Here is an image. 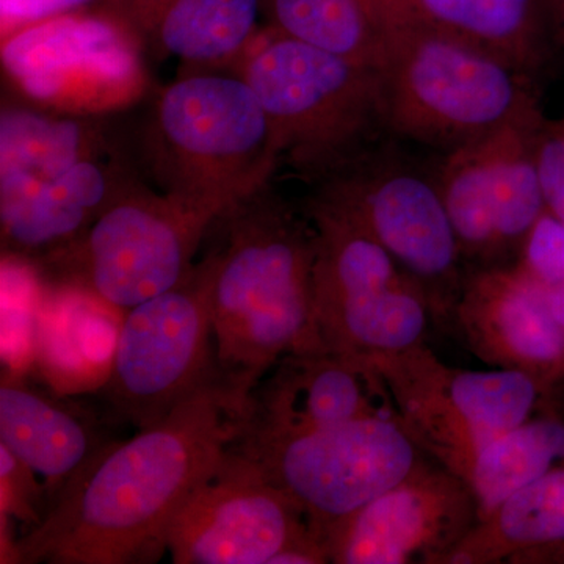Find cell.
<instances>
[{
  "label": "cell",
  "instance_id": "cell-18",
  "mask_svg": "<svg viewBox=\"0 0 564 564\" xmlns=\"http://www.w3.org/2000/svg\"><path fill=\"white\" fill-rule=\"evenodd\" d=\"M126 182L98 155L85 159L17 202L2 204L3 252L41 262L69 247L90 228Z\"/></svg>",
  "mask_w": 564,
  "mask_h": 564
},
{
  "label": "cell",
  "instance_id": "cell-8",
  "mask_svg": "<svg viewBox=\"0 0 564 564\" xmlns=\"http://www.w3.org/2000/svg\"><path fill=\"white\" fill-rule=\"evenodd\" d=\"M231 448L291 497L325 544L334 527L426 456L397 414L364 415L296 436L237 437Z\"/></svg>",
  "mask_w": 564,
  "mask_h": 564
},
{
  "label": "cell",
  "instance_id": "cell-12",
  "mask_svg": "<svg viewBox=\"0 0 564 564\" xmlns=\"http://www.w3.org/2000/svg\"><path fill=\"white\" fill-rule=\"evenodd\" d=\"M311 203L340 215L421 282L434 314L454 311L463 256L436 180L369 151L318 182Z\"/></svg>",
  "mask_w": 564,
  "mask_h": 564
},
{
  "label": "cell",
  "instance_id": "cell-28",
  "mask_svg": "<svg viewBox=\"0 0 564 564\" xmlns=\"http://www.w3.org/2000/svg\"><path fill=\"white\" fill-rule=\"evenodd\" d=\"M536 163L545 209L564 221V117L544 118L536 135Z\"/></svg>",
  "mask_w": 564,
  "mask_h": 564
},
{
  "label": "cell",
  "instance_id": "cell-2",
  "mask_svg": "<svg viewBox=\"0 0 564 564\" xmlns=\"http://www.w3.org/2000/svg\"><path fill=\"white\" fill-rule=\"evenodd\" d=\"M203 261L223 383L240 399L280 361L322 351L314 311V223L272 187L221 214Z\"/></svg>",
  "mask_w": 564,
  "mask_h": 564
},
{
  "label": "cell",
  "instance_id": "cell-29",
  "mask_svg": "<svg viewBox=\"0 0 564 564\" xmlns=\"http://www.w3.org/2000/svg\"><path fill=\"white\" fill-rule=\"evenodd\" d=\"M90 0H0L2 40L41 21L77 11Z\"/></svg>",
  "mask_w": 564,
  "mask_h": 564
},
{
  "label": "cell",
  "instance_id": "cell-17",
  "mask_svg": "<svg viewBox=\"0 0 564 564\" xmlns=\"http://www.w3.org/2000/svg\"><path fill=\"white\" fill-rule=\"evenodd\" d=\"M111 440L87 410L20 377L0 386V444L44 478L50 507Z\"/></svg>",
  "mask_w": 564,
  "mask_h": 564
},
{
  "label": "cell",
  "instance_id": "cell-21",
  "mask_svg": "<svg viewBox=\"0 0 564 564\" xmlns=\"http://www.w3.org/2000/svg\"><path fill=\"white\" fill-rule=\"evenodd\" d=\"M95 118L36 107H3L0 118V206L57 180L85 159L106 155Z\"/></svg>",
  "mask_w": 564,
  "mask_h": 564
},
{
  "label": "cell",
  "instance_id": "cell-20",
  "mask_svg": "<svg viewBox=\"0 0 564 564\" xmlns=\"http://www.w3.org/2000/svg\"><path fill=\"white\" fill-rule=\"evenodd\" d=\"M261 0H128L124 14L155 54L185 65L236 63L258 29Z\"/></svg>",
  "mask_w": 564,
  "mask_h": 564
},
{
  "label": "cell",
  "instance_id": "cell-11",
  "mask_svg": "<svg viewBox=\"0 0 564 564\" xmlns=\"http://www.w3.org/2000/svg\"><path fill=\"white\" fill-rule=\"evenodd\" d=\"M372 364L408 433L459 477L485 445L532 419L545 395L530 375L454 369L425 344Z\"/></svg>",
  "mask_w": 564,
  "mask_h": 564
},
{
  "label": "cell",
  "instance_id": "cell-15",
  "mask_svg": "<svg viewBox=\"0 0 564 564\" xmlns=\"http://www.w3.org/2000/svg\"><path fill=\"white\" fill-rule=\"evenodd\" d=\"M547 289L516 263L481 267L464 278L454 306L481 361L530 375L545 395L564 381V326L552 314Z\"/></svg>",
  "mask_w": 564,
  "mask_h": 564
},
{
  "label": "cell",
  "instance_id": "cell-5",
  "mask_svg": "<svg viewBox=\"0 0 564 564\" xmlns=\"http://www.w3.org/2000/svg\"><path fill=\"white\" fill-rule=\"evenodd\" d=\"M148 129L163 191L217 218L269 187L280 166L265 110L239 74L193 73L166 85Z\"/></svg>",
  "mask_w": 564,
  "mask_h": 564
},
{
  "label": "cell",
  "instance_id": "cell-10",
  "mask_svg": "<svg viewBox=\"0 0 564 564\" xmlns=\"http://www.w3.org/2000/svg\"><path fill=\"white\" fill-rule=\"evenodd\" d=\"M217 381L209 270L202 259L176 288L128 311L98 397L113 421L144 430Z\"/></svg>",
  "mask_w": 564,
  "mask_h": 564
},
{
  "label": "cell",
  "instance_id": "cell-31",
  "mask_svg": "<svg viewBox=\"0 0 564 564\" xmlns=\"http://www.w3.org/2000/svg\"><path fill=\"white\" fill-rule=\"evenodd\" d=\"M549 306L556 321L564 326V284L547 289Z\"/></svg>",
  "mask_w": 564,
  "mask_h": 564
},
{
  "label": "cell",
  "instance_id": "cell-23",
  "mask_svg": "<svg viewBox=\"0 0 564 564\" xmlns=\"http://www.w3.org/2000/svg\"><path fill=\"white\" fill-rule=\"evenodd\" d=\"M563 463L564 422L533 415L478 451L462 478L473 488L485 518L508 496Z\"/></svg>",
  "mask_w": 564,
  "mask_h": 564
},
{
  "label": "cell",
  "instance_id": "cell-1",
  "mask_svg": "<svg viewBox=\"0 0 564 564\" xmlns=\"http://www.w3.org/2000/svg\"><path fill=\"white\" fill-rule=\"evenodd\" d=\"M247 408L217 381L131 440L111 441L14 544V563L159 562L181 508L242 433Z\"/></svg>",
  "mask_w": 564,
  "mask_h": 564
},
{
  "label": "cell",
  "instance_id": "cell-9",
  "mask_svg": "<svg viewBox=\"0 0 564 564\" xmlns=\"http://www.w3.org/2000/svg\"><path fill=\"white\" fill-rule=\"evenodd\" d=\"M7 79L36 109L98 118L135 106L150 88L143 43L124 14L82 13L2 40Z\"/></svg>",
  "mask_w": 564,
  "mask_h": 564
},
{
  "label": "cell",
  "instance_id": "cell-6",
  "mask_svg": "<svg viewBox=\"0 0 564 564\" xmlns=\"http://www.w3.org/2000/svg\"><path fill=\"white\" fill-rule=\"evenodd\" d=\"M215 220L174 193L126 182L76 242L39 263L63 288L128 313L191 274Z\"/></svg>",
  "mask_w": 564,
  "mask_h": 564
},
{
  "label": "cell",
  "instance_id": "cell-14",
  "mask_svg": "<svg viewBox=\"0 0 564 564\" xmlns=\"http://www.w3.org/2000/svg\"><path fill=\"white\" fill-rule=\"evenodd\" d=\"M480 519L477 497L429 455L326 538L334 564H447Z\"/></svg>",
  "mask_w": 564,
  "mask_h": 564
},
{
  "label": "cell",
  "instance_id": "cell-19",
  "mask_svg": "<svg viewBox=\"0 0 564 564\" xmlns=\"http://www.w3.org/2000/svg\"><path fill=\"white\" fill-rule=\"evenodd\" d=\"M437 31L488 52L530 79L558 54L547 0H400Z\"/></svg>",
  "mask_w": 564,
  "mask_h": 564
},
{
  "label": "cell",
  "instance_id": "cell-25",
  "mask_svg": "<svg viewBox=\"0 0 564 564\" xmlns=\"http://www.w3.org/2000/svg\"><path fill=\"white\" fill-rule=\"evenodd\" d=\"M270 6L276 31L377 70L383 41L372 0H270Z\"/></svg>",
  "mask_w": 564,
  "mask_h": 564
},
{
  "label": "cell",
  "instance_id": "cell-24",
  "mask_svg": "<svg viewBox=\"0 0 564 564\" xmlns=\"http://www.w3.org/2000/svg\"><path fill=\"white\" fill-rule=\"evenodd\" d=\"M436 184L463 259L500 265L505 252L497 232L488 135L447 151Z\"/></svg>",
  "mask_w": 564,
  "mask_h": 564
},
{
  "label": "cell",
  "instance_id": "cell-26",
  "mask_svg": "<svg viewBox=\"0 0 564 564\" xmlns=\"http://www.w3.org/2000/svg\"><path fill=\"white\" fill-rule=\"evenodd\" d=\"M47 510L46 485H40L31 467L0 444V514L13 516L33 529L43 521Z\"/></svg>",
  "mask_w": 564,
  "mask_h": 564
},
{
  "label": "cell",
  "instance_id": "cell-7",
  "mask_svg": "<svg viewBox=\"0 0 564 564\" xmlns=\"http://www.w3.org/2000/svg\"><path fill=\"white\" fill-rule=\"evenodd\" d=\"M314 223V311L322 351L370 362L425 339L432 300L421 282L340 215L310 203Z\"/></svg>",
  "mask_w": 564,
  "mask_h": 564
},
{
  "label": "cell",
  "instance_id": "cell-13",
  "mask_svg": "<svg viewBox=\"0 0 564 564\" xmlns=\"http://www.w3.org/2000/svg\"><path fill=\"white\" fill-rule=\"evenodd\" d=\"M307 540L323 541L291 497L229 447L220 469L181 508L166 551L174 564H272Z\"/></svg>",
  "mask_w": 564,
  "mask_h": 564
},
{
  "label": "cell",
  "instance_id": "cell-3",
  "mask_svg": "<svg viewBox=\"0 0 564 564\" xmlns=\"http://www.w3.org/2000/svg\"><path fill=\"white\" fill-rule=\"evenodd\" d=\"M381 28L375 70L386 131L451 151L543 113L538 82L426 24L400 0H372Z\"/></svg>",
  "mask_w": 564,
  "mask_h": 564
},
{
  "label": "cell",
  "instance_id": "cell-16",
  "mask_svg": "<svg viewBox=\"0 0 564 564\" xmlns=\"http://www.w3.org/2000/svg\"><path fill=\"white\" fill-rule=\"evenodd\" d=\"M373 414H397L373 364L328 351L289 352L248 395L239 437L296 436Z\"/></svg>",
  "mask_w": 564,
  "mask_h": 564
},
{
  "label": "cell",
  "instance_id": "cell-22",
  "mask_svg": "<svg viewBox=\"0 0 564 564\" xmlns=\"http://www.w3.org/2000/svg\"><path fill=\"white\" fill-rule=\"evenodd\" d=\"M564 545V463L478 519L447 564L525 563Z\"/></svg>",
  "mask_w": 564,
  "mask_h": 564
},
{
  "label": "cell",
  "instance_id": "cell-4",
  "mask_svg": "<svg viewBox=\"0 0 564 564\" xmlns=\"http://www.w3.org/2000/svg\"><path fill=\"white\" fill-rule=\"evenodd\" d=\"M261 101L280 165L325 181L372 151L386 131L373 69L293 40L256 33L234 63Z\"/></svg>",
  "mask_w": 564,
  "mask_h": 564
},
{
  "label": "cell",
  "instance_id": "cell-27",
  "mask_svg": "<svg viewBox=\"0 0 564 564\" xmlns=\"http://www.w3.org/2000/svg\"><path fill=\"white\" fill-rule=\"evenodd\" d=\"M516 265L547 288L564 284V221L544 209L519 248Z\"/></svg>",
  "mask_w": 564,
  "mask_h": 564
},
{
  "label": "cell",
  "instance_id": "cell-30",
  "mask_svg": "<svg viewBox=\"0 0 564 564\" xmlns=\"http://www.w3.org/2000/svg\"><path fill=\"white\" fill-rule=\"evenodd\" d=\"M556 44L564 54V0H547Z\"/></svg>",
  "mask_w": 564,
  "mask_h": 564
}]
</instances>
